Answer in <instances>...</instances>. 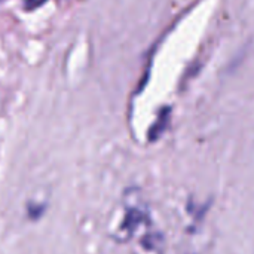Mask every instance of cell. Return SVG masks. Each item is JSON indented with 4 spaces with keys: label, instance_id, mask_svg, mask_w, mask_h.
<instances>
[{
    "label": "cell",
    "instance_id": "obj_1",
    "mask_svg": "<svg viewBox=\"0 0 254 254\" xmlns=\"http://www.w3.org/2000/svg\"><path fill=\"white\" fill-rule=\"evenodd\" d=\"M45 213V205L42 204H34V205H28L27 208V214L31 220H37L43 216Z\"/></svg>",
    "mask_w": 254,
    "mask_h": 254
},
{
    "label": "cell",
    "instance_id": "obj_2",
    "mask_svg": "<svg viewBox=\"0 0 254 254\" xmlns=\"http://www.w3.org/2000/svg\"><path fill=\"white\" fill-rule=\"evenodd\" d=\"M48 0H24V7L25 10H34L40 6H43Z\"/></svg>",
    "mask_w": 254,
    "mask_h": 254
}]
</instances>
